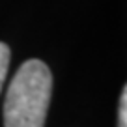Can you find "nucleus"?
<instances>
[{
	"instance_id": "7ed1b4c3",
	"label": "nucleus",
	"mask_w": 127,
	"mask_h": 127,
	"mask_svg": "<svg viewBox=\"0 0 127 127\" xmlns=\"http://www.w3.org/2000/svg\"><path fill=\"white\" fill-rule=\"evenodd\" d=\"M118 127H127V88H125V86H123V90H122V97H120Z\"/></svg>"
},
{
	"instance_id": "f03ea898",
	"label": "nucleus",
	"mask_w": 127,
	"mask_h": 127,
	"mask_svg": "<svg viewBox=\"0 0 127 127\" xmlns=\"http://www.w3.org/2000/svg\"><path fill=\"white\" fill-rule=\"evenodd\" d=\"M9 47L6 43H0V90H2V84L6 80V75H8V67H9Z\"/></svg>"
},
{
	"instance_id": "f257e3e1",
	"label": "nucleus",
	"mask_w": 127,
	"mask_h": 127,
	"mask_svg": "<svg viewBox=\"0 0 127 127\" xmlns=\"http://www.w3.org/2000/svg\"><path fill=\"white\" fill-rule=\"evenodd\" d=\"M52 92V75L41 60L17 69L4 101V127H43Z\"/></svg>"
}]
</instances>
